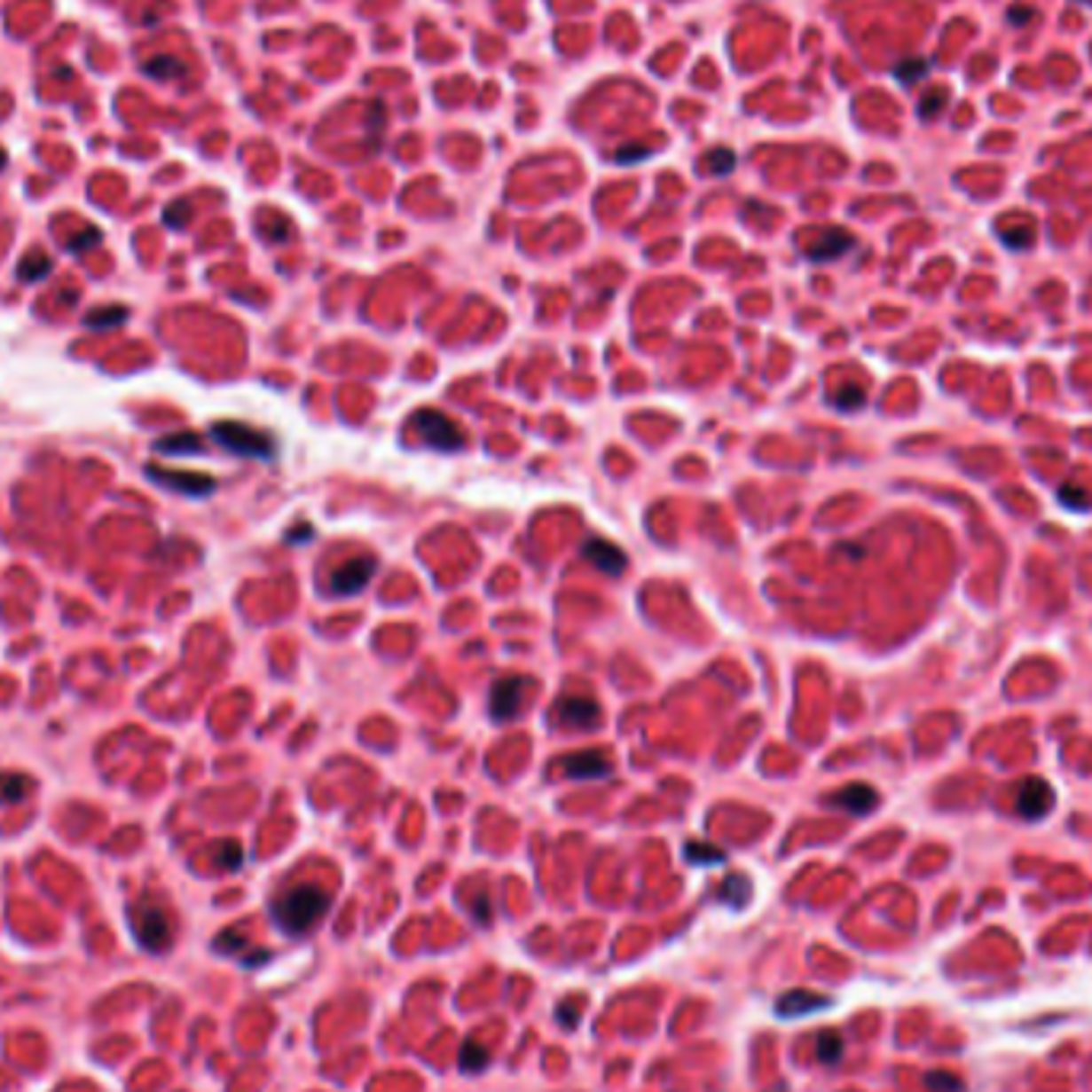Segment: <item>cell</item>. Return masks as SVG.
Returning <instances> with one entry per match:
<instances>
[{"mask_svg": "<svg viewBox=\"0 0 1092 1092\" xmlns=\"http://www.w3.org/2000/svg\"><path fill=\"white\" fill-rule=\"evenodd\" d=\"M329 894L317 885H295L271 901V920L285 936L310 933L319 920L326 917Z\"/></svg>", "mask_w": 1092, "mask_h": 1092, "instance_id": "1", "label": "cell"}, {"mask_svg": "<svg viewBox=\"0 0 1092 1092\" xmlns=\"http://www.w3.org/2000/svg\"><path fill=\"white\" fill-rule=\"evenodd\" d=\"M211 438L224 447V451H231V454H240V457H255V460H269L275 454V441L265 435V431L253 428L247 422H217L211 428Z\"/></svg>", "mask_w": 1092, "mask_h": 1092, "instance_id": "2", "label": "cell"}, {"mask_svg": "<svg viewBox=\"0 0 1092 1092\" xmlns=\"http://www.w3.org/2000/svg\"><path fill=\"white\" fill-rule=\"evenodd\" d=\"M412 428L435 451H460L463 447V431L454 425V419H447L435 409H419L412 415Z\"/></svg>", "mask_w": 1092, "mask_h": 1092, "instance_id": "3", "label": "cell"}, {"mask_svg": "<svg viewBox=\"0 0 1092 1092\" xmlns=\"http://www.w3.org/2000/svg\"><path fill=\"white\" fill-rule=\"evenodd\" d=\"M131 920H135V933H137V939H141L144 949L163 952L169 946L173 930H169L167 910L160 907V904H151V901L141 904V907L131 910Z\"/></svg>", "mask_w": 1092, "mask_h": 1092, "instance_id": "4", "label": "cell"}, {"mask_svg": "<svg viewBox=\"0 0 1092 1092\" xmlns=\"http://www.w3.org/2000/svg\"><path fill=\"white\" fill-rule=\"evenodd\" d=\"M1051 808H1054L1051 782L1038 780V776H1029V780L1019 782V790H1016V812H1019L1025 821H1038V818H1045Z\"/></svg>", "mask_w": 1092, "mask_h": 1092, "instance_id": "5", "label": "cell"}, {"mask_svg": "<svg viewBox=\"0 0 1092 1092\" xmlns=\"http://www.w3.org/2000/svg\"><path fill=\"white\" fill-rule=\"evenodd\" d=\"M374 569H377V562L371 556L349 559V562H342V566L329 575V591H333L335 598H349V594H355V591H361L371 582Z\"/></svg>", "mask_w": 1092, "mask_h": 1092, "instance_id": "6", "label": "cell"}, {"mask_svg": "<svg viewBox=\"0 0 1092 1092\" xmlns=\"http://www.w3.org/2000/svg\"><path fill=\"white\" fill-rule=\"evenodd\" d=\"M527 687H530V684H527V680H521V678H502V680H495L492 694H489V716H492L495 722H508V719L518 716V710H521V694H524Z\"/></svg>", "mask_w": 1092, "mask_h": 1092, "instance_id": "7", "label": "cell"}, {"mask_svg": "<svg viewBox=\"0 0 1092 1092\" xmlns=\"http://www.w3.org/2000/svg\"><path fill=\"white\" fill-rule=\"evenodd\" d=\"M556 719L566 728H578V732H591L601 722V706L588 696H562L556 703Z\"/></svg>", "mask_w": 1092, "mask_h": 1092, "instance_id": "8", "label": "cell"}, {"mask_svg": "<svg viewBox=\"0 0 1092 1092\" xmlns=\"http://www.w3.org/2000/svg\"><path fill=\"white\" fill-rule=\"evenodd\" d=\"M559 766H562V774H566L569 780H604V776H610V770H614L610 758L601 754V750L572 754V758L559 760Z\"/></svg>", "mask_w": 1092, "mask_h": 1092, "instance_id": "9", "label": "cell"}, {"mask_svg": "<svg viewBox=\"0 0 1092 1092\" xmlns=\"http://www.w3.org/2000/svg\"><path fill=\"white\" fill-rule=\"evenodd\" d=\"M147 476L153 483L167 489H179L185 495H208L215 489V479L205 476V473H176V470H163V467H147Z\"/></svg>", "mask_w": 1092, "mask_h": 1092, "instance_id": "10", "label": "cell"}, {"mask_svg": "<svg viewBox=\"0 0 1092 1092\" xmlns=\"http://www.w3.org/2000/svg\"><path fill=\"white\" fill-rule=\"evenodd\" d=\"M853 247H856L853 233L840 231V227H830V231H824L821 237L808 247V259H812V263H834V259H840V255L850 253Z\"/></svg>", "mask_w": 1092, "mask_h": 1092, "instance_id": "11", "label": "cell"}, {"mask_svg": "<svg viewBox=\"0 0 1092 1092\" xmlns=\"http://www.w3.org/2000/svg\"><path fill=\"white\" fill-rule=\"evenodd\" d=\"M828 805L844 808L850 814H869L878 805V792L872 786H866V782H853V786H844L840 792L828 796Z\"/></svg>", "mask_w": 1092, "mask_h": 1092, "instance_id": "12", "label": "cell"}, {"mask_svg": "<svg viewBox=\"0 0 1092 1092\" xmlns=\"http://www.w3.org/2000/svg\"><path fill=\"white\" fill-rule=\"evenodd\" d=\"M824 1006H830V1000L821 997V994H812V990H790V994H782L780 1003H776V1016L796 1019V1016L814 1013V1010H824Z\"/></svg>", "mask_w": 1092, "mask_h": 1092, "instance_id": "13", "label": "cell"}, {"mask_svg": "<svg viewBox=\"0 0 1092 1092\" xmlns=\"http://www.w3.org/2000/svg\"><path fill=\"white\" fill-rule=\"evenodd\" d=\"M585 559H591L604 575H620L626 569V556L607 540H588L585 543Z\"/></svg>", "mask_w": 1092, "mask_h": 1092, "instance_id": "14", "label": "cell"}, {"mask_svg": "<svg viewBox=\"0 0 1092 1092\" xmlns=\"http://www.w3.org/2000/svg\"><path fill=\"white\" fill-rule=\"evenodd\" d=\"M141 67L147 77H157V80H173L185 74V64L173 55H157V58H151V61H144Z\"/></svg>", "mask_w": 1092, "mask_h": 1092, "instance_id": "15", "label": "cell"}, {"mask_svg": "<svg viewBox=\"0 0 1092 1092\" xmlns=\"http://www.w3.org/2000/svg\"><path fill=\"white\" fill-rule=\"evenodd\" d=\"M814 1041H818V1045H814V1051H818V1061L821 1064H828V1067H834V1064H840V1057H844V1038L837 1035V1032H818V1038H814Z\"/></svg>", "mask_w": 1092, "mask_h": 1092, "instance_id": "16", "label": "cell"}, {"mask_svg": "<svg viewBox=\"0 0 1092 1092\" xmlns=\"http://www.w3.org/2000/svg\"><path fill=\"white\" fill-rule=\"evenodd\" d=\"M719 898H722V901H726L728 907L742 910L744 904H748V898H750V882H748L744 876H728L726 882H722V892H719Z\"/></svg>", "mask_w": 1092, "mask_h": 1092, "instance_id": "17", "label": "cell"}, {"mask_svg": "<svg viewBox=\"0 0 1092 1092\" xmlns=\"http://www.w3.org/2000/svg\"><path fill=\"white\" fill-rule=\"evenodd\" d=\"M457 1064H460L463 1073H479V1070H486L489 1051L483 1045H476V1041H463L460 1054H457Z\"/></svg>", "mask_w": 1092, "mask_h": 1092, "instance_id": "18", "label": "cell"}, {"mask_svg": "<svg viewBox=\"0 0 1092 1092\" xmlns=\"http://www.w3.org/2000/svg\"><path fill=\"white\" fill-rule=\"evenodd\" d=\"M926 74H930V61H926V58H904L901 64H894V77H898V83H904V87H914V83L923 80Z\"/></svg>", "mask_w": 1092, "mask_h": 1092, "instance_id": "19", "label": "cell"}, {"mask_svg": "<svg viewBox=\"0 0 1092 1092\" xmlns=\"http://www.w3.org/2000/svg\"><path fill=\"white\" fill-rule=\"evenodd\" d=\"M684 856L690 862H696V866H722V862H726V853H722L719 846L696 844V840H690V844L684 846Z\"/></svg>", "mask_w": 1092, "mask_h": 1092, "instance_id": "20", "label": "cell"}, {"mask_svg": "<svg viewBox=\"0 0 1092 1092\" xmlns=\"http://www.w3.org/2000/svg\"><path fill=\"white\" fill-rule=\"evenodd\" d=\"M735 163H738V157H735V151H732V147H712V151L706 153V160H703V167L710 169L712 176H726V173H732V169H735Z\"/></svg>", "mask_w": 1092, "mask_h": 1092, "instance_id": "21", "label": "cell"}, {"mask_svg": "<svg viewBox=\"0 0 1092 1092\" xmlns=\"http://www.w3.org/2000/svg\"><path fill=\"white\" fill-rule=\"evenodd\" d=\"M48 271H51V259L42 253H29L23 263H20V279L23 281H39V279H45Z\"/></svg>", "mask_w": 1092, "mask_h": 1092, "instance_id": "22", "label": "cell"}, {"mask_svg": "<svg viewBox=\"0 0 1092 1092\" xmlns=\"http://www.w3.org/2000/svg\"><path fill=\"white\" fill-rule=\"evenodd\" d=\"M926 1089L930 1092H962L965 1083L952 1073V1070H930L926 1073Z\"/></svg>", "mask_w": 1092, "mask_h": 1092, "instance_id": "23", "label": "cell"}, {"mask_svg": "<svg viewBox=\"0 0 1092 1092\" xmlns=\"http://www.w3.org/2000/svg\"><path fill=\"white\" fill-rule=\"evenodd\" d=\"M29 792V780H23L20 774H4L0 776V802H20Z\"/></svg>", "mask_w": 1092, "mask_h": 1092, "instance_id": "24", "label": "cell"}, {"mask_svg": "<svg viewBox=\"0 0 1092 1092\" xmlns=\"http://www.w3.org/2000/svg\"><path fill=\"white\" fill-rule=\"evenodd\" d=\"M946 103H949V93H946V90H930V93H923V99H920V106H917L920 119L923 122L936 119V115L946 109Z\"/></svg>", "mask_w": 1092, "mask_h": 1092, "instance_id": "25", "label": "cell"}, {"mask_svg": "<svg viewBox=\"0 0 1092 1092\" xmlns=\"http://www.w3.org/2000/svg\"><path fill=\"white\" fill-rule=\"evenodd\" d=\"M217 862H221L224 869H240L243 866V846L227 840V844L217 846Z\"/></svg>", "mask_w": 1092, "mask_h": 1092, "instance_id": "26", "label": "cell"}, {"mask_svg": "<svg viewBox=\"0 0 1092 1092\" xmlns=\"http://www.w3.org/2000/svg\"><path fill=\"white\" fill-rule=\"evenodd\" d=\"M1000 237H1003V243L1010 249H1025V247H1032V237H1035V231H1032L1029 224H1025V227H1019V231H1000Z\"/></svg>", "mask_w": 1092, "mask_h": 1092, "instance_id": "27", "label": "cell"}, {"mask_svg": "<svg viewBox=\"0 0 1092 1092\" xmlns=\"http://www.w3.org/2000/svg\"><path fill=\"white\" fill-rule=\"evenodd\" d=\"M862 403H866V393H862L860 387H844V390H840V397L834 399V406L844 409V412H850V409H860Z\"/></svg>", "mask_w": 1092, "mask_h": 1092, "instance_id": "28", "label": "cell"}, {"mask_svg": "<svg viewBox=\"0 0 1092 1092\" xmlns=\"http://www.w3.org/2000/svg\"><path fill=\"white\" fill-rule=\"evenodd\" d=\"M648 147L646 144H626V147H620V151L614 153V160L617 163H639V160H646L648 157Z\"/></svg>", "mask_w": 1092, "mask_h": 1092, "instance_id": "29", "label": "cell"}, {"mask_svg": "<svg viewBox=\"0 0 1092 1092\" xmlns=\"http://www.w3.org/2000/svg\"><path fill=\"white\" fill-rule=\"evenodd\" d=\"M122 317H125L122 307H109V310H93L87 317V323L90 326H112V323H122Z\"/></svg>", "mask_w": 1092, "mask_h": 1092, "instance_id": "30", "label": "cell"}, {"mask_svg": "<svg viewBox=\"0 0 1092 1092\" xmlns=\"http://www.w3.org/2000/svg\"><path fill=\"white\" fill-rule=\"evenodd\" d=\"M1061 502H1064V505H1070V508H1077V511H1086V508H1089V499H1086V489H1080V486H1064V489H1061Z\"/></svg>", "mask_w": 1092, "mask_h": 1092, "instance_id": "31", "label": "cell"}, {"mask_svg": "<svg viewBox=\"0 0 1092 1092\" xmlns=\"http://www.w3.org/2000/svg\"><path fill=\"white\" fill-rule=\"evenodd\" d=\"M163 221H167L169 227H183V224L189 221V205H185V201H179V205H169V208H167V215H163Z\"/></svg>", "mask_w": 1092, "mask_h": 1092, "instance_id": "32", "label": "cell"}, {"mask_svg": "<svg viewBox=\"0 0 1092 1092\" xmlns=\"http://www.w3.org/2000/svg\"><path fill=\"white\" fill-rule=\"evenodd\" d=\"M99 237H103V233L96 231V227H87V231L80 233V237H74V240H71V243H67V247H71V249H74V253H80V249H87V247H93V243H96V240H99Z\"/></svg>", "mask_w": 1092, "mask_h": 1092, "instance_id": "33", "label": "cell"}, {"mask_svg": "<svg viewBox=\"0 0 1092 1092\" xmlns=\"http://www.w3.org/2000/svg\"><path fill=\"white\" fill-rule=\"evenodd\" d=\"M215 946H217V949H221V952L243 949V936H240V933H233V930H231V933H221V936H217V942H215Z\"/></svg>", "mask_w": 1092, "mask_h": 1092, "instance_id": "34", "label": "cell"}, {"mask_svg": "<svg viewBox=\"0 0 1092 1092\" xmlns=\"http://www.w3.org/2000/svg\"><path fill=\"white\" fill-rule=\"evenodd\" d=\"M473 917H476L479 923H489V898L486 894H479L476 901H473Z\"/></svg>", "mask_w": 1092, "mask_h": 1092, "instance_id": "35", "label": "cell"}, {"mask_svg": "<svg viewBox=\"0 0 1092 1092\" xmlns=\"http://www.w3.org/2000/svg\"><path fill=\"white\" fill-rule=\"evenodd\" d=\"M1025 20H1035V10H1029V7H1013L1010 10V23L1013 26H1025Z\"/></svg>", "mask_w": 1092, "mask_h": 1092, "instance_id": "36", "label": "cell"}, {"mask_svg": "<svg viewBox=\"0 0 1092 1092\" xmlns=\"http://www.w3.org/2000/svg\"><path fill=\"white\" fill-rule=\"evenodd\" d=\"M7 167V151H4V147H0V169Z\"/></svg>", "mask_w": 1092, "mask_h": 1092, "instance_id": "37", "label": "cell"}, {"mask_svg": "<svg viewBox=\"0 0 1092 1092\" xmlns=\"http://www.w3.org/2000/svg\"><path fill=\"white\" fill-rule=\"evenodd\" d=\"M1083 4H1092V0H1083Z\"/></svg>", "mask_w": 1092, "mask_h": 1092, "instance_id": "38", "label": "cell"}]
</instances>
